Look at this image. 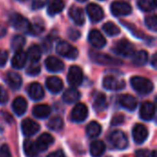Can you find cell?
Masks as SVG:
<instances>
[{"label": "cell", "instance_id": "6da1fadb", "mask_svg": "<svg viewBox=\"0 0 157 157\" xmlns=\"http://www.w3.org/2000/svg\"><path fill=\"white\" fill-rule=\"evenodd\" d=\"M132 88L141 95H148L154 89V84L147 78L142 76H133L131 79Z\"/></svg>", "mask_w": 157, "mask_h": 157}, {"label": "cell", "instance_id": "7a4b0ae2", "mask_svg": "<svg viewBox=\"0 0 157 157\" xmlns=\"http://www.w3.org/2000/svg\"><path fill=\"white\" fill-rule=\"evenodd\" d=\"M56 52L59 55L66 58L74 60L78 56V51L75 47L71 45L65 40H62L56 45Z\"/></svg>", "mask_w": 157, "mask_h": 157}, {"label": "cell", "instance_id": "3957f363", "mask_svg": "<svg viewBox=\"0 0 157 157\" xmlns=\"http://www.w3.org/2000/svg\"><path fill=\"white\" fill-rule=\"evenodd\" d=\"M113 51L115 53L124 57H130L135 53V48L133 44L126 39H122L117 41L113 47Z\"/></svg>", "mask_w": 157, "mask_h": 157}, {"label": "cell", "instance_id": "277c9868", "mask_svg": "<svg viewBox=\"0 0 157 157\" xmlns=\"http://www.w3.org/2000/svg\"><path fill=\"white\" fill-rule=\"evenodd\" d=\"M9 24L12 28H14L15 29L17 30H21V31H26L28 33V30L30 27V23L29 22V20L24 17L23 16H21L20 14L17 13H14L12 14L9 18H8Z\"/></svg>", "mask_w": 157, "mask_h": 157}, {"label": "cell", "instance_id": "5b68a950", "mask_svg": "<svg viewBox=\"0 0 157 157\" xmlns=\"http://www.w3.org/2000/svg\"><path fill=\"white\" fill-rule=\"evenodd\" d=\"M90 54V58L95 62L98 63L99 64H103V65H119L121 64V61L119 59H115L108 54H104V53H99L94 51H91L89 52Z\"/></svg>", "mask_w": 157, "mask_h": 157}, {"label": "cell", "instance_id": "8992f818", "mask_svg": "<svg viewBox=\"0 0 157 157\" xmlns=\"http://www.w3.org/2000/svg\"><path fill=\"white\" fill-rule=\"evenodd\" d=\"M110 11L115 17L128 16L132 13V9L130 4L124 1H115L111 4Z\"/></svg>", "mask_w": 157, "mask_h": 157}, {"label": "cell", "instance_id": "52a82bcc", "mask_svg": "<svg viewBox=\"0 0 157 157\" xmlns=\"http://www.w3.org/2000/svg\"><path fill=\"white\" fill-rule=\"evenodd\" d=\"M109 141L111 144L119 150H124L125 148H127L129 144V142L125 133L121 131L113 132L109 136Z\"/></svg>", "mask_w": 157, "mask_h": 157}, {"label": "cell", "instance_id": "ba28073f", "mask_svg": "<svg viewBox=\"0 0 157 157\" xmlns=\"http://www.w3.org/2000/svg\"><path fill=\"white\" fill-rule=\"evenodd\" d=\"M88 116V109L86 106L83 103H77L72 112H71V121L74 122H83Z\"/></svg>", "mask_w": 157, "mask_h": 157}, {"label": "cell", "instance_id": "9c48e42d", "mask_svg": "<svg viewBox=\"0 0 157 157\" xmlns=\"http://www.w3.org/2000/svg\"><path fill=\"white\" fill-rule=\"evenodd\" d=\"M67 81L73 86H80L83 82V72L82 69L76 65L70 67L67 75Z\"/></svg>", "mask_w": 157, "mask_h": 157}, {"label": "cell", "instance_id": "30bf717a", "mask_svg": "<svg viewBox=\"0 0 157 157\" xmlns=\"http://www.w3.org/2000/svg\"><path fill=\"white\" fill-rule=\"evenodd\" d=\"M86 13L90 20L94 23L99 22L104 18V11L102 7L95 3H91L86 6Z\"/></svg>", "mask_w": 157, "mask_h": 157}, {"label": "cell", "instance_id": "8fae6325", "mask_svg": "<svg viewBox=\"0 0 157 157\" xmlns=\"http://www.w3.org/2000/svg\"><path fill=\"white\" fill-rule=\"evenodd\" d=\"M21 130L25 136L30 137L40 131V125L30 119H26L21 122Z\"/></svg>", "mask_w": 157, "mask_h": 157}, {"label": "cell", "instance_id": "7c38bea8", "mask_svg": "<svg viewBox=\"0 0 157 157\" xmlns=\"http://www.w3.org/2000/svg\"><path fill=\"white\" fill-rule=\"evenodd\" d=\"M88 41L90 44L97 48V49H101L107 44V40L104 38V36L101 34L100 31L97 29H93L89 32L88 34Z\"/></svg>", "mask_w": 157, "mask_h": 157}, {"label": "cell", "instance_id": "4fadbf2b", "mask_svg": "<svg viewBox=\"0 0 157 157\" xmlns=\"http://www.w3.org/2000/svg\"><path fill=\"white\" fill-rule=\"evenodd\" d=\"M125 86L126 84L123 80L118 79L114 76H107L103 80V86L108 90H121Z\"/></svg>", "mask_w": 157, "mask_h": 157}, {"label": "cell", "instance_id": "5bb4252c", "mask_svg": "<svg viewBox=\"0 0 157 157\" xmlns=\"http://www.w3.org/2000/svg\"><path fill=\"white\" fill-rule=\"evenodd\" d=\"M155 114V106L154 103L146 101L142 104L140 109V118L144 121H151Z\"/></svg>", "mask_w": 157, "mask_h": 157}, {"label": "cell", "instance_id": "9a60e30c", "mask_svg": "<svg viewBox=\"0 0 157 157\" xmlns=\"http://www.w3.org/2000/svg\"><path fill=\"white\" fill-rule=\"evenodd\" d=\"M132 137L136 144H142L148 137V130L143 124H136L132 129Z\"/></svg>", "mask_w": 157, "mask_h": 157}, {"label": "cell", "instance_id": "2e32d148", "mask_svg": "<svg viewBox=\"0 0 157 157\" xmlns=\"http://www.w3.org/2000/svg\"><path fill=\"white\" fill-rule=\"evenodd\" d=\"M45 66H46L47 70L52 73H59V72L63 71L64 68L63 63L60 59H58L54 56H49L45 60Z\"/></svg>", "mask_w": 157, "mask_h": 157}, {"label": "cell", "instance_id": "e0dca14e", "mask_svg": "<svg viewBox=\"0 0 157 157\" xmlns=\"http://www.w3.org/2000/svg\"><path fill=\"white\" fill-rule=\"evenodd\" d=\"M53 137L49 134V133H42L35 142L36 147L39 152H44L46 151L50 145L52 144L53 143Z\"/></svg>", "mask_w": 157, "mask_h": 157}, {"label": "cell", "instance_id": "ac0fdd59", "mask_svg": "<svg viewBox=\"0 0 157 157\" xmlns=\"http://www.w3.org/2000/svg\"><path fill=\"white\" fill-rule=\"evenodd\" d=\"M46 87L52 94H58L63 87V81L57 76H51L46 80Z\"/></svg>", "mask_w": 157, "mask_h": 157}, {"label": "cell", "instance_id": "d6986e66", "mask_svg": "<svg viewBox=\"0 0 157 157\" xmlns=\"http://www.w3.org/2000/svg\"><path fill=\"white\" fill-rule=\"evenodd\" d=\"M28 94L29 98L33 100H40L44 97V90L41 85L39 83H32L28 87Z\"/></svg>", "mask_w": 157, "mask_h": 157}, {"label": "cell", "instance_id": "ffe728a7", "mask_svg": "<svg viewBox=\"0 0 157 157\" xmlns=\"http://www.w3.org/2000/svg\"><path fill=\"white\" fill-rule=\"evenodd\" d=\"M27 108H28L27 101L22 97L16 98L12 103V109L15 112V114L17 116H22L27 111Z\"/></svg>", "mask_w": 157, "mask_h": 157}, {"label": "cell", "instance_id": "44dd1931", "mask_svg": "<svg viewBox=\"0 0 157 157\" xmlns=\"http://www.w3.org/2000/svg\"><path fill=\"white\" fill-rule=\"evenodd\" d=\"M69 16L72 18V20L78 26H82L85 23V16L84 11L82 8L78 6H72L69 9Z\"/></svg>", "mask_w": 157, "mask_h": 157}, {"label": "cell", "instance_id": "7402d4cb", "mask_svg": "<svg viewBox=\"0 0 157 157\" xmlns=\"http://www.w3.org/2000/svg\"><path fill=\"white\" fill-rule=\"evenodd\" d=\"M6 81L8 86L10 88H12L13 90L19 89V87L22 85V78H21V76L17 73H15V72L7 73Z\"/></svg>", "mask_w": 157, "mask_h": 157}, {"label": "cell", "instance_id": "603a6c76", "mask_svg": "<svg viewBox=\"0 0 157 157\" xmlns=\"http://www.w3.org/2000/svg\"><path fill=\"white\" fill-rule=\"evenodd\" d=\"M120 103L124 109H126L128 110H131V111H133L137 107L136 98L133 96L129 95V94L121 95L120 97Z\"/></svg>", "mask_w": 157, "mask_h": 157}, {"label": "cell", "instance_id": "cb8c5ba5", "mask_svg": "<svg viewBox=\"0 0 157 157\" xmlns=\"http://www.w3.org/2000/svg\"><path fill=\"white\" fill-rule=\"evenodd\" d=\"M27 62V54L23 52V51H17L16 52V53L14 54L11 63L12 66L16 69H21L25 66Z\"/></svg>", "mask_w": 157, "mask_h": 157}, {"label": "cell", "instance_id": "d4e9b609", "mask_svg": "<svg viewBox=\"0 0 157 157\" xmlns=\"http://www.w3.org/2000/svg\"><path fill=\"white\" fill-rule=\"evenodd\" d=\"M106 151V145L102 141H94L90 144V154L93 157H101Z\"/></svg>", "mask_w": 157, "mask_h": 157}, {"label": "cell", "instance_id": "484cf974", "mask_svg": "<svg viewBox=\"0 0 157 157\" xmlns=\"http://www.w3.org/2000/svg\"><path fill=\"white\" fill-rule=\"evenodd\" d=\"M80 93L77 89L75 88H68L67 90L64 91L63 95V99L65 103L68 104H72V103H75L77 100H79L80 98Z\"/></svg>", "mask_w": 157, "mask_h": 157}, {"label": "cell", "instance_id": "4316f807", "mask_svg": "<svg viewBox=\"0 0 157 157\" xmlns=\"http://www.w3.org/2000/svg\"><path fill=\"white\" fill-rule=\"evenodd\" d=\"M64 8V2L63 0H52L47 8V12L50 16H55L58 13L62 12Z\"/></svg>", "mask_w": 157, "mask_h": 157}, {"label": "cell", "instance_id": "83f0119b", "mask_svg": "<svg viewBox=\"0 0 157 157\" xmlns=\"http://www.w3.org/2000/svg\"><path fill=\"white\" fill-rule=\"evenodd\" d=\"M27 54V59L29 60L31 63H37L41 57V51L38 45H32L29 47Z\"/></svg>", "mask_w": 157, "mask_h": 157}, {"label": "cell", "instance_id": "f1b7e54d", "mask_svg": "<svg viewBox=\"0 0 157 157\" xmlns=\"http://www.w3.org/2000/svg\"><path fill=\"white\" fill-rule=\"evenodd\" d=\"M33 115L38 119H46L51 113V108L48 105H37L33 108Z\"/></svg>", "mask_w": 157, "mask_h": 157}, {"label": "cell", "instance_id": "f546056e", "mask_svg": "<svg viewBox=\"0 0 157 157\" xmlns=\"http://www.w3.org/2000/svg\"><path fill=\"white\" fill-rule=\"evenodd\" d=\"M148 62V53L145 51H139L132 55V63L136 66H143Z\"/></svg>", "mask_w": 157, "mask_h": 157}, {"label": "cell", "instance_id": "4dcf8cb0", "mask_svg": "<svg viewBox=\"0 0 157 157\" xmlns=\"http://www.w3.org/2000/svg\"><path fill=\"white\" fill-rule=\"evenodd\" d=\"M93 107H94V109L98 112L105 110L107 108V98H106V96L104 94H101V93L97 95V97L94 99Z\"/></svg>", "mask_w": 157, "mask_h": 157}, {"label": "cell", "instance_id": "1f68e13d", "mask_svg": "<svg viewBox=\"0 0 157 157\" xmlns=\"http://www.w3.org/2000/svg\"><path fill=\"white\" fill-rule=\"evenodd\" d=\"M24 152L28 157H37L39 151L36 147L35 142L26 140L24 142Z\"/></svg>", "mask_w": 157, "mask_h": 157}, {"label": "cell", "instance_id": "d6a6232c", "mask_svg": "<svg viewBox=\"0 0 157 157\" xmlns=\"http://www.w3.org/2000/svg\"><path fill=\"white\" fill-rule=\"evenodd\" d=\"M101 133V126L96 122V121H92L90 122L87 127H86V134L91 137V138H96L98 137L99 134Z\"/></svg>", "mask_w": 157, "mask_h": 157}, {"label": "cell", "instance_id": "836d02e7", "mask_svg": "<svg viewBox=\"0 0 157 157\" xmlns=\"http://www.w3.org/2000/svg\"><path fill=\"white\" fill-rule=\"evenodd\" d=\"M103 30L109 37H113V36H116L121 33V29L116 24H114L112 22L105 23L103 25Z\"/></svg>", "mask_w": 157, "mask_h": 157}, {"label": "cell", "instance_id": "e575fe53", "mask_svg": "<svg viewBox=\"0 0 157 157\" xmlns=\"http://www.w3.org/2000/svg\"><path fill=\"white\" fill-rule=\"evenodd\" d=\"M26 43V39L23 35H15L11 40V48L17 52L20 51Z\"/></svg>", "mask_w": 157, "mask_h": 157}, {"label": "cell", "instance_id": "d590c367", "mask_svg": "<svg viewBox=\"0 0 157 157\" xmlns=\"http://www.w3.org/2000/svg\"><path fill=\"white\" fill-rule=\"evenodd\" d=\"M138 6L143 11L145 12L152 11L156 6V0H139Z\"/></svg>", "mask_w": 157, "mask_h": 157}, {"label": "cell", "instance_id": "8d00e7d4", "mask_svg": "<svg viewBox=\"0 0 157 157\" xmlns=\"http://www.w3.org/2000/svg\"><path fill=\"white\" fill-rule=\"evenodd\" d=\"M63 127V121L61 117H54L48 122V128L52 131H61Z\"/></svg>", "mask_w": 157, "mask_h": 157}, {"label": "cell", "instance_id": "74e56055", "mask_svg": "<svg viewBox=\"0 0 157 157\" xmlns=\"http://www.w3.org/2000/svg\"><path fill=\"white\" fill-rule=\"evenodd\" d=\"M44 31V26H42L41 24H30V27L28 30V33L33 36H38L40 34H41Z\"/></svg>", "mask_w": 157, "mask_h": 157}, {"label": "cell", "instance_id": "f35d334b", "mask_svg": "<svg viewBox=\"0 0 157 157\" xmlns=\"http://www.w3.org/2000/svg\"><path fill=\"white\" fill-rule=\"evenodd\" d=\"M145 25L148 29L156 31L157 29V18L155 15L149 16L145 18Z\"/></svg>", "mask_w": 157, "mask_h": 157}, {"label": "cell", "instance_id": "ab89813d", "mask_svg": "<svg viewBox=\"0 0 157 157\" xmlns=\"http://www.w3.org/2000/svg\"><path fill=\"white\" fill-rule=\"evenodd\" d=\"M48 2H49V0H32V4H31L32 9H34V10L40 9V8L44 7Z\"/></svg>", "mask_w": 157, "mask_h": 157}, {"label": "cell", "instance_id": "60d3db41", "mask_svg": "<svg viewBox=\"0 0 157 157\" xmlns=\"http://www.w3.org/2000/svg\"><path fill=\"white\" fill-rule=\"evenodd\" d=\"M40 72V67L37 64H32L30 65L28 69H27V74L29 75H37Z\"/></svg>", "mask_w": 157, "mask_h": 157}, {"label": "cell", "instance_id": "b9f144b4", "mask_svg": "<svg viewBox=\"0 0 157 157\" xmlns=\"http://www.w3.org/2000/svg\"><path fill=\"white\" fill-rule=\"evenodd\" d=\"M8 101V95L6 89L0 86V104H6Z\"/></svg>", "mask_w": 157, "mask_h": 157}, {"label": "cell", "instance_id": "7bdbcfd3", "mask_svg": "<svg viewBox=\"0 0 157 157\" xmlns=\"http://www.w3.org/2000/svg\"><path fill=\"white\" fill-rule=\"evenodd\" d=\"M8 59V53L5 50H0V67L5 66Z\"/></svg>", "mask_w": 157, "mask_h": 157}, {"label": "cell", "instance_id": "ee69618b", "mask_svg": "<svg viewBox=\"0 0 157 157\" xmlns=\"http://www.w3.org/2000/svg\"><path fill=\"white\" fill-rule=\"evenodd\" d=\"M0 157H11L10 150L6 144H4L0 147Z\"/></svg>", "mask_w": 157, "mask_h": 157}, {"label": "cell", "instance_id": "f6af8a7d", "mask_svg": "<svg viewBox=\"0 0 157 157\" xmlns=\"http://www.w3.org/2000/svg\"><path fill=\"white\" fill-rule=\"evenodd\" d=\"M124 121V116L123 115H116L112 118V121H111V124L114 125V126H117V125H120L121 124L122 122Z\"/></svg>", "mask_w": 157, "mask_h": 157}, {"label": "cell", "instance_id": "bcb514c9", "mask_svg": "<svg viewBox=\"0 0 157 157\" xmlns=\"http://www.w3.org/2000/svg\"><path fill=\"white\" fill-rule=\"evenodd\" d=\"M68 35H69V38L70 39H72L73 40H77V39L80 38V35L81 34H80V32L78 30H75V29H71L68 31Z\"/></svg>", "mask_w": 157, "mask_h": 157}, {"label": "cell", "instance_id": "7dc6e473", "mask_svg": "<svg viewBox=\"0 0 157 157\" xmlns=\"http://www.w3.org/2000/svg\"><path fill=\"white\" fill-rule=\"evenodd\" d=\"M135 157H151L150 153L147 150H138L135 154Z\"/></svg>", "mask_w": 157, "mask_h": 157}, {"label": "cell", "instance_id": "c3c4849f", "mask_svg": "<svg viewBox=\"0 0 157 157\" xmlns=\"http://www.w3.org/2000/svg\"><path fill=\"white\" fill-rule=\"evenodd\" d=\"M47 157H66V156H65L64 153H63L62 150H58V151H56V152H53V153L50 154V155H49Z\"/></svg>", "mask_w": 157, "mask_h": 157}, {"label": "cell", "instance_id": "681fc988", "mask_svg": "<svg viewBox=\"0 0 157 157\" xmlns=\"http://www.w3.org/2000/svg\"><path fill=\"white\" fill-rule=\"evenodd\" d=\"M6 34V29L0 24V38L4 37Z\"/></svg>", "mask_w": 157, "mask_h": 157}, {"label": "cell", "instance_id": "f907efd6", "mask_svg": "<svg viewBox=\"0 0 157 157\" xmlns=\"http://www.w3.org/2000/svg\"><path fill=\"white\" fill-rule=\"evenodd\" d=\"M156 54L155 53L154 55H153V57H152V65L155 68L156 67Z\"/></svg>", "mask_w": 157, "mask_h": 157}, {"label": "cell", "instance_id": "816d5d0a", "mask_svg": "<svg viewBox=\"0 0 157 157\" xmlns=\"http://www.w3.org/2000/svg\"><path fill=\"white\" fill-rule=\"evenodd\" d=\"M153 157H156V151H153Z\"/></svg>", "mask_w": 157, "mask_h": 157}, {"label": "cell", "instance_id": "f5cc1de1", "mask_svg": "<svg viewBox=\"0 0 157 157\" xmlns=\"http://www.w3.org/2000/svg\"><path fill=\"white\" fill-rule=\"evenodd\" d=\"M77 1H79V2H85V1H86V0H77Z\"/></svg>", "mask_w": 157, "mask_h": 157}, {"label": "cell", "instance_id": "db71d44e", "mask_svg": "<svg viewBox=\"0 0 157 157\" xmlns=\"http://www.w3.org/2000/svg\"><path fill=\"white\" fill-rule=\"evenodd\" d=\"M101 1H103V0H101Z\"/></svg>", "mask_w": 157, "mask_h": 157}]
</instances>
